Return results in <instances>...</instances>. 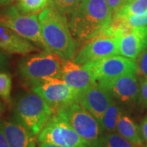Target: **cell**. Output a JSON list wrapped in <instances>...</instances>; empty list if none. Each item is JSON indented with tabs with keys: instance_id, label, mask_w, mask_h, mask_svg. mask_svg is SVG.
Listing matches in <instances>:
<instances>
[{
	"instance_id": "24",
	"label": "cell",
	"mask_w": 147,
	"mask_h": 147,
	"mask_svg": "<svg viewBox=\"0 0 147 147\" xmlns=\"http://www.w3.org/2000/svg\"><path fill=\"white\" fill-rule=\"evenodd\" d=\"M137 64V74L141 79L147 78V46L135 60Z\"/></svg>"
},
{
	"instance_id": "27",
	"label": "cell",
	"mask_w": 147,
	"mask_h": 147,
	"mask_svg": "<svg viewBox=\"0 0 147 147\" xmlns=\"http://www.w3.org/2000/svg\"><path fill=\"white\" fill-rule=\"evenodd\" d=\"M106 1L108 3L110 10L112 11L113 16L127 2V0H106Z\"/></svg>"
},
{
	"instance_id": "7",
	"label": "cell",
	"mask_w": 147,
	"mask_h": 147,
	"mask_svg": "<svg viewBox=\"0 0 147 147\" xmlns=\"http://www.w3.org/2000/svg\"><path fill=\"white\" fill-rule=\"evenodd\" d=\"M33 92L39 95L56 113L65 106L78 102L79 91L69 86L64 80L58 78L47 79L33 84Z\"/></svg>"
},
{
	"instance_id": "22",
	"label": "cell",
	"mask_w": 147,
	"mask_h": 147,
	"mask_svg": "<svg viewBox=\"0 0 147 147\" xmlns=\"http://www.w3.org/2000/svg\"><path fill=\"white\" fill-rule=\"evenodd\" d=\"M81 0H50L51 5L64 16H69L79 7Z\"/></svg>"
},
{
	"instance_id": "14",
	"label": "cell",
	"mask_w": 147,
	"mask_h": 147,
	"mask_svg": "<svg viewBox=\"0 0 147 147\" xmlns=\"http://www.w3.org/2000/svg\"><path fill=\"white\" fill-rule=\"evenodd\" d=\"M147 46V26L137 27L120 37L119 55L136 60Z\"/></svg>"
},
{
	"instance_id": "34",
	"label": "cell",
	"mask_w": 147,
	"mask_h": 147,
	"mask_svg": "<svg viewBox=\"0 0 147 147\" xmlns=\"http://www.w3.org/2000/svg\"><path fill=\"white\" fill-rule=\"evenodd\" d=\"M127 1H129V0H127Z\"/></svg>"
},
{
	"instance_id": "6",
	"label": "cell",
	"mask_w": 147,
	"mask_h": 147,
	"mask_svg": "<svg viewBox=\"0 0 147 147\" xmlns=\"http://www.w3.org/2000/svg\"><path fill=\"white\" fill-rule=\"evenodd\" d=\"M37 141L63 147H92L67 121L57 113L48 119L38 133Z\"/></svg>"
},
{
	"instance_id": "13",
	"label": "cell",
	"mask_w": 147,
	"mask_h": 147,
	"mask_svg": "<svg viewBox=\"0 0 147 147\" xmlns=\"http://www.w3.org/2000/svg\"><path fill=\"white\" fill-rule=\"evenodd\" d=\"M61 79L79 92L96 82L91 69L86 64L80 65L71 60H63Z\"/></svg>"
},
{
	"instance_id": "23",
	"label": "cell",
	"mask_w": 147,
	"mask_h": 147,
	"mask_svg": "<svg viewBox=\"0 0 147 147\" xmlns=\"http://www.w3.org/2000/svg\"><path fill=\"white\" fill-rule=\"evenodd\" d=\"M11 76L9 73L0 72V97L6 102L11 101Z\"/></svg>"
},
{
	"instance_id": "8",
	"label": "cell",
	"mask_w": 147,
	"mask_h": 147,
	"mask_svg": "<svg viewBox=\"0 0 147 147\" xmlns=\"http://www.w3.org/2000/svg\"><path fill=\"white\" fill-rule=\"evenodd\" d=\"M0 24L10 28L19 35L45 50L41 25L37 14L21 15L16 7H10L8 9L3 11Z\"/></svg>"
},
{
	"instance_id": "16",
	"label": "cell",
	"mask_w": 147,
	"mask_h": 147,
	"mask_svg": "<svg viewBox=\"0 0 147 147\" xmlns=\"http://www.w3.org/2000/svg\"><path fill=\"white\" fill-rule=\"evenodd\" d=\"M10 147H36L34 136L16 120L0 122Z\"/></svg>"
},
{
	"instance_id": "31",
	"label": "cell",
	"mask_w": 147,
	"mask_h": 147,
	"mask_svg": "<svg viewBox=\"0 0 147 147\" xmlns=\"http://www.w3.org/2000/svg\"><path fill=\"white\" fill-rule=\"evenodd\" d=\"M38 147H63L57 146V145H53V144H48V143H40Z\"/></svg>"
},
{
	"instance_id": "10",
	"label": "cell",
	"mask_w": 147,
	"mask_h": 147,
	"mask_svg": "<svg viewBox=\"0 0 147 147\" xmlns=\"http://www.w3.org/2000/svg\"><path fill=\"white\" fill-rule=\"evenodd\" d=\"M119 39L120 37H94L79 50L73 61L80 65H85L110 56L119 55Z\"/></svg>"
},
{
	"instance_id": "21",
	"label": "cell",
	"mask_w": 147,
	"mask_h": 147,
	"mask_svg": "<svg viewBox=\"0 0 147 147\" xmlns=\"http://www.w3.org/2000/svg\"><path fill=\"white\" fill-rule=\"evenodd\" d=\"M50 0H18L17 9L23 14H36L46 8Z\"/></svg>"
},
{
	"instance_id": "11",
	"label": "cell",
	"mask_w": 147,
	"mask_h": 147,
	"mask_svg": "<svg viewBox=\"0 0 147 147\" xmlns=\"http://www.w3.org/2000/svg\"><path fill=\"white\" fill-rule=\"evenodd\" d=\"M96 82L107 90L113 97L123 103L130 104L138 99L139 84L136 74H128L115 79Z\"/></svg>"
},
{
	"instance_id": "28",
	"label": "cell",
	"mask_w": 147,
	"mask_h": 147,
	"mask_svg": "<svg viewBox=\"0 0 147 147\" xmlns=\"http://www.w3.org/2000/svg\"><path fill=\"white\" fill-rule=\"evenodd\" d=\"M8 62H9L8 57L4 53V52L0 50V72L7 68V66L8 65Z\"/></svg>"
},
{
	"instance_id": "18",
	"label": "cell",
	"mask_w": 147,
	"mask_h": 147,
	"mask_svg": "<svg viewBox=\"0 0 147 147\" xmlns=\"http://www.w3.org/2000/svg\"><path fill=\"white\" fill-rule=\"evenodd\" d=\"M122 113L123 112L120 107L118 105L115 100L113 99L100 122L104 131L106 132L116 131V124Z\"/></svg>"
},
{
	"instance_id": "26",
	"label": "cell",
	"mask_w": 147,
	"mask_h": 147,
	"mask_svg": "<svg viewBox=\"0 0 147 147\" xmlns=\"http://www.w3.org/2000/svg\"><path fill=\"white\" fill-rule=\"evenodd\" d=\"M137 100L142 107L147 108V78L141 79Z\"/></svg>"
},
{
	"instance_id": "20",
	"label": "cell",
	"mask_w": 147,
	"mask_h": 147,
	"mask_svg": "<svg viewBox=\"0 0 147 147\" xmlns=\"http://www.w3.org/2000/svg\"><path fill=\"white\" fill-rule=\"evenodd\" d=\"M147 11V0H129L113 16L127 17Z\"/></svg>"
},
{
	"instance_id": "33",
	"label": "cell",
	"mask_w": 147,
	"mask_h": 147,
	"mask_svg": "<svg viewBox=\"0 0 147 147\" xmlns=\"http://www.w3.org/2000/svg\"><path fill=\"white\" fill-rule=\"evenodd\" d=\"M2 17H3V12H1V11H0V21H1Z\"/></svg>"
},
{
	"instance_id": "30",
	"label": "cell",
	"mask_w": 147,
	"mask_h": 147,
	"mask_svg": "<svg viewBox=\"0 0 147 147\" xmlns=\"http://www.w3.org/2000/svg\"><path fill=\"white\" fill-rule=\"evenodd\" d=\"M0 147H10L7 142L5 136H4L3 128L1 127V123H0Z\"/></svg>"
},
{
	"instance_id": "15",
	"label": "cell",
	"mask_w": 147,
	"mask_h": 147,
	"mask_svg": "<svg viewBox=\"0 0 147 147\" xmlns=\"http://www.w3.org/2000/svg\"><path fill=\"white\" fill-rule=\"evenodd\" d=\"M0 50L8 54L27 55L38 50L30 41L0 24Z\"/></svg>"
},
{
	"instance_id": "5",
	"label": "cell",
	"mask_w": 147,
	"mask_h": 147,
	"mask_svg": "<svg viewBox=\"0 0 147 147\" xmlns=\"http://www.w3.org/2000/svg\"><path fill=\"white\" fill-rule=\"evenodd\" d=\"M56 113L67 121L92 147H97L104 130L98 119L85 107L74 102L60 109Z\"/></svg>"
},
{
	"instance_id": "17",
	"label": "cell",
	"mask_w": 147,
	"mask_h": 147,
	"mask_svg": "<svg viewBox=\"0 0 147 147\" xmlns=\"http://www.w3.org/2000/svg\"><path fill=\"white\" fill-rule=\"evenodd\" d=\"M116 132L137 146L141 147L143 146L144 139L142 137L141 127L137 126V123L129 116L123 113L121 114L118 119L116 124Z\"/></svg>"
},
{
	"instance_id": "1",
	"label": "cell",
	"mask_w": 147,
	"mask_h": 147,
	"mask_svg": "<svg viewBox=\"0 0 147 147\" xmlns=\"http://www.w3.org/2000/svg\"><path fill=\"white\" fill-rule=\"evenodd\" d=\"M45 50L57 54L63 60L75 57L76 42L69 28L65 16L49 4L38 14Z\"/></svg>"
},
{
	"instance_id": "9",
	"label": "cell",
	"mask_w": 147,
	"mask_h": 147,
	"mask_svg": "<svg viewBox=\"0 0 147 147\" xmlns=\"http://www.w3.org/2000/svg\"><path fill=\"white\" fill-rule=\"evenodd\" d=\"M96 81L115 79L128 74H137L136 61L123 56H110L86 64Z\"/></svg>"
},
{
	"instance_id": "2",
	"label": "cell",
	"mask_w": 147,
	"mask_h": 147,
	"mask_svg": "<svg viewBox=\"0 0 147 147\" xmlns=\"http://www.w3.org/2000/svg\"><path fill=\"white\" fill-rule=\"evenodd\" d=\"M112 18L106 0H81L79 7L69 15V28L75 38L88 40L108 26Z\"/></svg>"
},
{
	"instance_id": "29",
	"label": "cell",
	"mask_w": 147,
	"mask_h": 147,
	"mask_svg": "<svg viewBox=\"0 0 147 147\" xmlns=\"http://www.w3.org/2000/svg\"><path fill=\"white\" fill-rule=\"evenodd\" d=\"M141 131H142L143 139L145 140V142L146 143L147 146V115L142 120V124H141Z\"/></svg>"
},
{
	"instance_id": "12",
	"label": "cell",
	"mask_w": 147,
	"mask_h": 147,
	"mask_svg": "<svg viewBox=\"0 0 147 147\" xmlns=\"http://www.w3.org/2000/svg\"><path fill=\"white\" fill-rule=\"evenodd\" d=\"M112 100V95L96 81L79 92L78 103L91 112L100 123Z\"/></svg>"
},
{
	"instance_id": "32",
	"label": "cell",
	"mask_w": 147,
	"mask_h": 147,
	"mask_svg": "<svg viewBox=\"0 0 147 147\" xmlns=\"http://www.w3.org/2000/svg\"><path fill=\"white\" fill-rule=\"evenodd\" d=\"M14 0H0V6H7L11 4Z\"/></svg>"
},
{
	"instance_id": "4",
	"label": "cell",
	"mask_w": 147,
	"mask_h": 147,
	"mask_svg": "<svg viewBox=\"0 0 147 147\" xmlns=\"http://www.w3.org/2000/svg\"><path fill=\"white\" fill-rule=\"evenodd\" d=\"M63 59L56 53L46 51L26 56L18 64L19 73L32 84L47 79H61Z\"/></svg>"
},
{
	"instance_id": "19",
	"label": "cell",
	"mask_w": 147,
	"mask_h": 147,
	"mask_svg": "<svg viewBox=\"0 0 147 147\" xmlns=\"http://www.w3.org/2000/svg\"><path fill=\"white\" fill-rule=\"evenodd\" d=\"M97 147H139L127 141L118 132H106L100 137Z\"/></svg>"
},
{
	"instance_id": "25",
	"label": "cell",
	"mask_w": 147,
	"mask_h": 147,
	"mask_svg": "<svg viewBox=\"0 0 147 147\" xmlns=\"http://www.w3.org/2000/svg\"><path fill=\"white\" fill-rule=\"evenodd\" d=\"M127 25L131 29L137 27L147 26V11L141 14L132 15V16L124 17Z\"/></svg>"
},
{
	"instance_id": "3",
	"label": "cell",
	"mask_w": 147,
	"mask_h": 147,
	"mask_svg": "<svg viewBox=\"0 0 147 147\" xmlns=\"http://www.w3.org/2000/svg\"><path fill=\"white\" fill-rule=\"evenodd\" d=\"M53 110L34 92L21 96L15 105L14 119L26 127L35 137L52 117Z\"/></svg>"
}]
</instances>
